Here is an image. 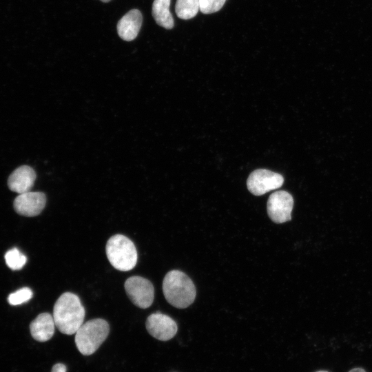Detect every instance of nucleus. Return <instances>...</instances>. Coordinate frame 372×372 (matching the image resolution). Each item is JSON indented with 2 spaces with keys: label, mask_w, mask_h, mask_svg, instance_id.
I'll use <instances>...</instances> for the list:
<instances>
[{
  "label": "nucleus",
  "mask_w": 372,
  "mask_h": 372,
  "mask_svg": "<svg viewBox=\"0 0 372 372\" xmlns=\"http://www.w3.org/2000/svg\"><path fill=\"white\" fill-rule=\"evenodd\" d=\"M85 314V309L79 298L74 293L65 292L56 301L52 316L60 332L72 335L83 324Z\"/></svg>",
  "instance_id": "f257e3e1"
},
{
  "label": "nucleus",
  "mask_w": 372,
  "mask_h": 372,
  "mask_svg": "<svg viewBox=\"0 0 372 372\" xmlns=\"http://www.w3.org/2000/svg\"><path fill=\"white\" fill-rule=\"evenodd\" d=\"M46 204L43 192H27L19 194L14 201V209L20 215L33 217L39 215Z\"/></svg>",
  "instance_id": "1a4fd4ad"
},
{
  "label": "nucleus",
  "mask_w": 372,
  "mask_h": 372,
  "mask_svg": "<svg viewBox=\"0 0 372 372\" xmlns=\"http://www.w3.org/2000/svg\"><path fill=\"white\" fill-rule=\"evenodd\" d=\"M199 0H177L175 6L176 14L182 19H189L195 17L198 10Z\"/></svg>",
  "instance_id": "4468645a"
},
{
  "label": "nucleus",
  "mask_w": 372,
  "mask_h": 372,
  "mask_svg": "<svg viewBox=\"0 0 372 372\" xmlns=\"http://www.w3.org/2000/svg\"><path fill=\"white\" fill-rule=\"evenodd\" d=\"M6 265L12 270L21 269L26 263L27 258L18 249L12 248L5 255Z\"/></svg>",
  "instance_id": "2eb2a0df"
},
{
  "label": "nucleus",
  "mask_w": 372,
  "mask_h": 372,
  "mask_svg": "<svg viewBox=\"0 0 372 372\" xmlns=\"http://www.w3.org/2000/svg\"><path fill=\"white\" fill-rule=\"evenodd\" d=\"M105 251L109 262L116 269L126 271L136 266L137 251L127 237L121 234L112 236L107 242Z\"/></svg>",
  "instance_id": "20e7f679"
},
{
  "label": "nucleus",
  "mask_w": 372,
  "mask_h": 372,
  "mask_svg": "<svg viewBox=\"0 0 372 372\" xmlns=\"http://www.w3.org/2000/svg\"><path fill=\"white\" fill-rule=\"evenodd\" d=\"M55 322L49 313H40L30 324V333L38 342H46L54 333Z\"/></svg>",
  "instance_id": "f8f14e48"
},
{
  "label": "nucleus",
  "mask_w": 372,
  "mask_h": 372,
  "mask_svg": "<svg viewBox=\"0 0 372 372\" xmlns=\"http://www.w3.org/2000/svg\"><path fill=\"white\" fill-rule=\"evenodd\" d=\"M142 21L143 17L140 10H130L118 21L116 28L118 36L126 41L134 40L141 30Z\"/></svg>",
  "instance_id": "9d476101"
},
{
  "label": "nucleus",
  "mask_w": 372,
  "mask_h": 372,
  "mask_svg": "<svg viewBox=\"0 0 372 372\" xmlns=\"http://www.w3.org/2000/svg\"><path fill=\"white\" fill-rule=\"evenodd\" d=\"M316 372H328V371H318Z\"/></svg>",
  "instance_id": "412c9836"
},
{
  "label": "nucleus",
  "mask_w": 372,
  "mask_h": 372,
  "mask_svg": "<svg viewBox=\"0 0 372 372\" xmlns=\"http://www.w3.org/2000/svg\"><path fill=\"white\" fill-rule=\"evenodd\" d=\"M163 292L168 303L178 309L191 305L196 295L192 280L179 270H172L165 276Z\"/></svg>",
  "instance_id": "f03ea898"
},
{
  "label": "nucleus",
  "mask_w": 372,
  "mask_h": 372,
  "mask_svg": "<svg viewBox=\"0 0 372 372\" xmlns=\"http://www.w3.org/2000/svg\"><path fill=\"white\" fill-rule=\"evenodd\" d=\"M67 367L63 363L55 364L51 370V372H66Z\"/></svg>",
  "instance_id": "a211bd4d"
},
{
  "label": "nucleus",
  "mask_w": 372,
  "mask_h": 372,
  "mask_svg": "<svg viewBox=\"0 0 372 372\" xmlns=\"http://www.w3.org/2000/svg\"><path fill=\"white\" fill-rule=\"evenodd\" d=\"M110 332L107 321L101 318L83 323L75 333V344L84 355L93 354L106 340Z\"/></svg>",
  "instance_id": "7ed1b4c3"
},
{
  "label": "nucleus",
  "mask_w": 372,
  "mask_h": 372,
  "mask_svg": "<svg viewBox=\"0 0 372 372\" xmlns=\"http://www.w3.org/2000/svg\"><path fill=\"white\" fill-rule=\"evenodd\" d=\"M36 180V173L30 166L22 165L10 175L8 185L10 190L18 194L29 192Z\"/></svg>",
  "instance_id": "9b49d317"
},
{
  "label": "nucleus",
  "mask_w": 372,
  "mask_h": 372,
  "mask_svg": "<svg viewBox=\"0 0 372 372\" xmlns=\"http://www.w3.org/2000/svg\"><path fill=\"white\" fill-rule=\"evenodd\" d=\"M124 287L130 300L136 307L146 309L152 305L154 289L149 280L141 276H132L126 280Z\"/></svg>",
  "instance_id": "39448f33"
},
{
  "label": "nucleus",
  "mask_w": 372,
  "mask_h": 372,
  "mask_svg": "<svg viewBox=\"0 0 372 372\" xmlns=\"http://www.w3.org/2000/svg\"><path fill=\"white\" fill-rule=\"evenodd\" d=\"M293 206L292 196L286 191H277L272 193L267 203V211L270 219L278 224L287 222L291 219Z\"/></svg>",
  "instance_id": "0eeeda50"
},
{
  "label": "nucleus",
  "mask_w": 372,
  "mask_h": 372,
  "mask_svg": "<svg viewBox=\"0 0 372 372\" xmlns=\"http://www.w3.org/2000/svg\"><path fill=\"white\" fill-rule=\"evenodd\" d=\"M145 327L152 336L161 341L172 339L178 331L176 322L169 316L159 311L147 317Z\"/></svg>",
  "instance_id": "6e6552de"
},
{
  "label": "nucleus",
  "mask_w": 372,
  "mask_h": 372,
  "mask_svg": "<svg viewBox=\"0 0 372 372\" xmlns=\"http://www.w3.org/2000/svg\"><path fill=\"white\" fill-rule=\"evenodd\" d=\"M226 0H199V8L201 12L211 14L220 10Z\"/></svg>",
  "instance_id": "f3484780"
},
{
  "label": "nucleus",
  "mask_w": 372,
  "mask_h": 372,
  "mask_svg": "<svg viewBox=\"0 0 372 372\" xmlns=\"http://www.w3.org/2000/svg\"><path fill=\"white\" fill-rule=\"evenodd\" d=\"M32 295V291L30 288L23 287L10 294L8 300L12 305H19L30 300Z\"/></svg>",
  "instance_id": "dca6fc26"
},
{
  "label": "nucleus",
  "mask_w": 372,
  "mask_h": 372,
  "mask_svg": "<svg viewBox=\"0 0 372 372\" xmlns=\"http://www.w3.org/2000/svg\"><path fill=\"white\" fill-rule=\"evenodd\" d=\"M171 0H154L152 3V14L156 23L165 28L174 27V19L169 11Z\"/></svg>",
  "instance_id": "ddd939ff"
},
{
  "label": "nucleus",
  "mask_w": 372,
  "mask_h": 372,
  "mask_svg": "<svg viewBox=\"0 0 372 372\" xmlns=\"http://www.w3.org/2000/svg\"><path fill=\"white\" fill-rule=\"evenodd\" d=\"M100 1H101L102 2H104V3H107V2L110 1L111 0H100Z\"/></svg>",
  "instance_id": "aec40b11"
},
{
  "label": "nucleus",
  "mask_w": 372,
  "mask_h": 372,
  "mask_svg": "<svg viewBox=\"0 0 372 372\" xmlns=\"http://www.w3.org/2000/svg\"><path fill=\"white\" fill-rule=\"evenodd\" d=\"M284 183L283 176L265 169L252 172L247 180L249 191L255 196H261L280 187Z\"/></svg>",
  "instance_id": "423d86ee"
},
{
  "label": "nucleus",
  "mask_w": 372,
  "mask_h": 372,
  "mask_svg": "<svg viewBox=\"0 0 372 372\" xmlns=\"http://www.w3.org/2000/svg\"><path fill=\"white\" fill-rule=\"evenodd\" d=\"M349 372H366V371H364V369L358 367V368L352 369Z\"/></svg>",
  "instance_id": "6ab92c4d"
}]
</instances>
